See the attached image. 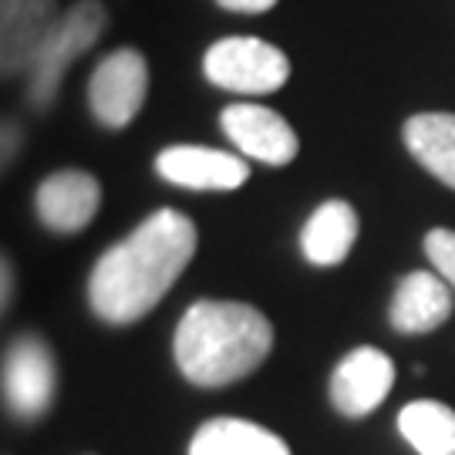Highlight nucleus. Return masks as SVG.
<instances>
[{
  "mask_svg": "<svg viewBox=\"0 0 455 455\" xmlns=\"http://www.w3.org/2000/svg\"><path fill=\"white\" fill-rule=\"evenodd\" d=\"M196 223L180 210L142 220L122 243L108 246L88 276V304L105 324H135L172 291L196 257Z\"/></svg>",
  "mask_w": 455,
  "mask_h": 455,
  "instance_id": "f257e3e1",
  "label": "nucleus"
},
{
  "mask_svg": "<svg viewBox=\"0 0 455 455\" xmlns=\"http://www.w3.org/2000/svg\"><path fill=\"white\" fill-rule=\"evenodd\" d=\"M274 347V324L240 300H196L176 327V364L196 388H227L260 368Z\"/></svg>",
  "mask_w": 455,
  "mask_h": 455,
  "instance_id": "f03ea898",
  "label": "nucleus"
},
{
  "mask_svg": "<svg viewBox=\"0 0 455 455\" xmlns=\"http://www.w3.org/2000/svg\"><path fill=\"white\" fill-rule=\"evenodd\" d=\"M108 17L98 0H78L75 7H68L65 14L54 20L41 51L34 54L31 71H28V101L34 108H51V101L61 88L68 65L84 54L105 31Z\"/></svg>",
  "mask_w": 455,
  "mask_h": 455,
  "instance_id": "7ed1b4c3",
  "label": "nucleus"
},
{
  "mask_svg": "<svg viewBox=\"0 0 455 455\" xmlns=\"http://www.w3.org/2000/svg\"><path fill=\"white\" fill-rule=\"evenodd\" d=\"M203 71L223 92L270 95V92L287 84L291 61L270 41H260V37H227V41H216L206 51Z\"/></svg>",
  "mask_w": 455,
  "mask_h": 455,
  "instance_id": "20e7f679",
  "label": "nucleus"
},
{
  "mask_svg": "<svg viewBox=\"0 0 455 455\" xmlns=\"http://www.w3.org/2000/svg\"><path fill=\"white\" fill-rule=\"evenodd\" d=\"M148 95V65L142 51L118 48L101 58L88 84V108L105 129H125Z\"/></svg>",
  "mask_w": 455,
  "mask_h": 455,
  "instance_id": "39448f33",
  "label": "nucleus"
},
{
  "mask_svg": "<svg viewBox=\"0 0 455 455\" xmlns=\"http://www.w3.org/2000/svg\"><path fill=\"white\" fill-rule=\"evenodd\" d=\"M58 388V368L51 347L37 334H24L7 347L4 358V402L20 422H37L48 415Z\"/></svg>",
  "mask_w": 455,
  "mask_h": 455,
  "instance_id": "423d86ee",
  "label": "nucleus"
},
{
  "mask_svg": "<svg viewBox=\"0 0 455 455\" xmlns=\"http://www.w3.org/2000/svg\"><path fill=\"white\" fill-rule=\"evenodd\" d=\"M395 364L378 347H355L331 374V405L347 419H364L388 398Z\"/></svg>",
  "mask_w": 455,
  "mask_h": 455,
  "instance_id": "0eeeda50",
  "label": "nucleus"
},
{
  "mask_svg": "<svg viewBox=\"0 0 455 455\" xmlns=\"http://www.w3.org/2000/svg\"><path fill=\"white\" fill-rule=\"evenodd\" d=\"M223 132L229 142L243 152L246 159L263 165H287L297 159V132L283 115L270 112L263 105H229L223 108Z\"/></svg>",
  "mask_w": 455,
  "mask_h": 455,
  "instance_id": "6e6552de",
  "label": "nucleus"
},
{
  "mask_svg": "<svg viewBox=\"0 0 455 455\" xmlns=\"http://www.w3.org/2000/svg\"><path fill=\"white\" fill-rule=\"evenodd\" d=\"M101 186L84 169H58L37 186L34 210L51 233H78L95 220Z\"/></svg>",
  "mask_w": 455,
  "mask_h": 455,
  "instance_id": "1a4fd4ad",
  "label": "nucleus"
},
{
  "mask_svg": "<svg viewBox=\"0 0 455 455\" xmlns=\"http://www.w3.org/2000/svg\"><path fill=\"white\" fill-rule=\"evenodd\" d=\"M156 172L172 186L182 189H210V193H229L240 189L250 180V165L240 156H229L220 148L199 146H172L156 156Z\"/></svg>",
  "mask_w": 455,
  "mask_h": 455,
  "instance_id": "9d476101",
  "label": "nucleus"
},
{
  "mask_svg": "<svg viewBox=\"0 0 455 455\" xmlns=\"http://www.w3.org/2000/svg\"><path fill=\"white\" fill-rule=\"evenodd\" d=\"M58 17V0H0V61L7 78L31 71Z\"/></svg>",
  "mask_w": 455,
  "mask_h": 455,
  "instance_id": "9b49d317",
  "label": "nucleus"
},
{
  "mask_svg": "<svg viewBox=\"0 0 455 455\" xmlns=\"http://www.w3.org/2000/svg\"><path fill=\"white\" fill-rule=\"evenodd\" d=\"M391 327L402 334H432L452 317V293L439 274H415L402 276L391 297Z\"/></svg>",
  "mask_w": 455,
  "mask_h": 455,
  "instance_id": "f8f14e48",
  "label": "nucleus"
},
{
  "mask_svg": "<svg viewBox=\"0 0 455 455\" xmlns=\"http://www.w3.org/2000/svg\"><path fill=\"white\" fill-rule=\"evenodd\" d=\"M358 240V212L344 199H327L310 212L300 233V250L317 267H338L347 260L351 246Z\"/></svg>",
  "mask_w": 455,
  "mask_h": 455,
  "instance_id": "ddd939ff",
  "label": "nucleus"
},
{
  "mask_svg": "<svg viewBox=\"0 0 455 455\" xmlns=\"http://www.w3.org/2000/svg\"><path fill=\"white\" fill-rule=\"evenodd\" d=\"M411 159L428 169L439 182L455 189V115L422 112L411 115L402 129Z\"/></svg>",
  "mask_w": 455,
  "mask_h": 455,
  "instance_id": "4468645a",
  "label": "nucleus"
},
{
  "mask_svg": "<svg viewBox=\"0 0 455 455\" xmlns=\"http://www.w3.org/2000/svg\"><path fill=\"white\" fill-rule=\"evenodd\" d=\"M189 455H291L276 432L243 419H210L189 442Z\"/></svg>",
  "mask_w": 455,
  "mask_h": 455,
  "instance_id": "2eb2a0df",
  "label": "nucleus"
},
{
  "mask_svg": "<svg viewBox=\"0 0 455 455\" xmlns=\"http://www.w3.org/2000/svg\"><path fill=\"white\" fill-rule=\"evenodd\" d=\"M398 432L419 455H455V411L442 402H411L398 411Z\"/></svg>",
  "mask_w": 455,
  "mask_h": 455,
  "instance_id": "dca6fc26",
  "label": "nucleus"
},
{
  "mask_svg": "<svg viewBox=\"0 0 455 455\" xmlns=\"http://www.w3.org/2000/svg\"><path fill=\"white\" fill-rule=\"evenodd\" d=\"M425 257L432 260L435 274L455 291V229H428L425 233Z\"/></svg>",
  "mask_w": 455,
  "mask_h": 455,
  "instance_id": "f3484780",
  "label": "nucleus"
},
{
  "mask_svg": "<svg viewBox=\"0 0 455 455\" xmlns=\"http://www.w3.org/2000/svg\"><path fill=\"white\" fill-rule=\"evenodd\" d=\"M223 11H236V14H267L276 7V0H216Z\"/></svg>",
  "mask_w": 455,
  "mask_h": 455,
  "instance_id": "a211bd4d",
  "label": "nucleus"
},
{
  "mask_svg": "<svg viewBox=\"0 0 455 455\" xmlns=\"http://www.w3.org/2000/svg\"><path fill=\"white\" fill-rule=\"evenodd\" d=\"M11 304V263L4 260V307Z\"/></svg>",
  "mask_w": 455,
  "mask_h": 455,
  "instance_id": "6ab92c4d",
  "label": "nucleus"
}]
</instances>
